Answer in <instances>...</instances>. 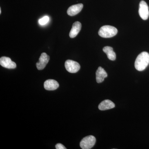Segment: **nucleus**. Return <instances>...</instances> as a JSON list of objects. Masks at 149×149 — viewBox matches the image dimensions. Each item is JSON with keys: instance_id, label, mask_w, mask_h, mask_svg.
I'll list each match as a JSON object with an SVG mask.
<instances>
[{"instance_id": "7", "label": "nucleus", "mask_w": 149, "mask_h": 149, "mask_svg": "<svg viewBox=\"0 0 149 149\" xmlns=\"http://www.w3.org/2000/svg\"><path fill=\"white\" fill-rule=\"evenodd\" d=\"M0 64L3 67L8 69H14L16 67V63L12 61L11 59L7 57L3 56L1 58Z\"/></svg>"}, {"instance_id": "6", "label": "nucleus", "mask_w": 149, "mask_h": 149, "mask_svg": "<svg viewBox=\"0 0 149 149\" xmlns=\"http://www.w3.org/2000/svg\"><path fill=\"white\" fill-rule=\"evenodd\" d=\"M49 56H48L45 53H43L41 54L39 61L36 63L37 69L42 70L44 69L49 62Z\"/></svg>"}, {"instance_id": "3", "label": "nucleus", "mask_w": 149, "mask_h": 149, "mask_svg": "<svg viewBox=\"0 0 149 149\" xmlns=\"http://www.w3.org/2000/svg\"><path fill=\"white\" fill-rule=\"evenodd\" d=\"M96 139L94 136H86L82 139L80 143V147L83 149L92 148L96 143Z\"/></svg>"}, {"instance_id": "13", "label": "nucleus", "mask_w": 149, "mask_h": 149, "mask_svg": "<svg viewBox=\"0 0 149 149\" xmlns=\"http://www.w3.org/2000/svg\"><path fill=\"white\" fill-rule=\"evenodd\" d=\"M103 51L106 54L108 58L111 61H115L116 58L115 53L113 51V49L111 47H104L103 49Z\"/></svg>"}, {"instance_id": "2", "label": "nucleus", "mask_w": 149, "mask_h": 149, "mask_svg": "<svg viewBox=\"0 0 149 149\" xmlns=\"http://www.w3.org/2000/svg\"><path fill=\"white\" fill-rule=\"evenodd\" d=\"M117 32V29L116 27L110 25H104L100 28L98 34L103 38H111L115 36Z\"/></svg>"}, {"instance_id": "10", "label": "nucleus", "mask_w": 149, "mask_h": 149, "mask_svg": "<svg viewBox=\"0 0 149 149\" xmlns=\"http://www.w3.org/2000/svg\"><path fill=\"white\" fill-rule=\"evenodd\" d=\"M108 74L105 70L101 67H99L96 72V81L97 83L103 82L105 78L107 77Z\"/></svg>"}, {"instance_id": "15", "label": "nucleus", "mask_w": 149, "mask_h": 149, "mask_svg": "<svg viewBox=\"0 0 149 149\" xmlns=\"http://www.w3.org/2000/svg\"><path fill=\"white\" fill-rule=\"evenodd\" d=\"M56 149H66V148L61 143H58L56 145Z\"/></svg>"}, {"instance_id": "16", "label": "nucleus", "mask_w": 149, "mask_h": 149, "mask_svg": "<svg viewBox=\"0 0 149 149\" xmlns=\"http://www.w3.org/2000/svg\"><path fill=\"white\" fill-rule=\"evenodd\" d=\"M1 13V8H0V14Z\"/></svg>"}, {"instance_id": "12", "label": "nucleus", "mask_w": 149, "mask_h": 149, "mask_svg": "<svg viewBox=\"0 0 149 149\" xmlns=\"http://www.w3.org/2000/svg\"><path fill=\"white\" fill-rule=\"evenodd\" d=\"M115 107L114 103L109 100H105L99 104V109L101 111L107 110L113 108Z\"/></svg>"}, {"instance_id": "9", "label": "nucleus", "mask_w": 149, "mask_h": 149, "mask_svg": "<svg viewBox=\"0 0 149 149\" xmlns=\"http://www.w3.org/2000/svg\"><path fill=\"white\" fill-rule=\"evenodd\" d=\"M58 87V83L56 80L52 79L47 80L44 83V88L47 91H54Z\"/></svg>"}, {"instance_id": "8", "label": "nucleus", "mask_w": 149, "mask_h": 149, "mask_svg": "<svg viewBox=\"0 0 149 149\" xmlns=\"http://www.w3.org/2000/svg\"><path fill=\"white\" fill-rule=\"evenodd\" d=\"M83 5L82 3L77 4L70 7L67 10V14L70 16H73L76 15L82 10Z\"/></svg>"}, {"instance_id": "14", "label": "nucleus", "mask_w": 149, "mask_h": 149, "mask_svg": "<svg viewBox=\"0 0 149 149\" xmlns=\"http://www.w3.org/2000/svg\"><path fill=\"white\" fill-rule=\"evenodd\" d=\"M49 17L47 16L44 17L40 19L39 20V24L41 25H45L48 23L49 21Z\"/></svg>"}, {"instance_id": "4", "label": "nucleus", "mask_w": 149, "mask_h": 149, "mask_svg": "<svg viewBox=\"0 0 149 149\" xmlns=\"http://www.w3.org/2000/svg\"><path fill=\"white\" fill-rule=\"evenodd\" d=\"M65 69L70 73H76L80 70V66L77 62L71 60H68L65 63Z\"/></svg>"}, {"instance_id": "1", "label": "nucleus", "mask_w": 149, "mask_h": 149, "mask_svg": "<svg viewBox=\"0 0 149 149\" xmlns=\"http://www.w3.org/2000/svg\"><path fill=\"white\" fill-rule=\"evenodd\" d=\"M149 64V54L147 52L141 53L137 56L135 62V68L139 71L146 69Z\"/></svg>"}, {"instance_id": "11", "label": "nucleus", "mask_w": 149, "mask_h": 149, "mask_svg": "<svg viewBox=\"0 0 149 149\" xmlns=\"http://www.w3.org/2000/svg\"><path fill=\"white\" fill-rule=\"evenodd\" d=\"M81 27L82 25L80 22L78 21L74 22L72 24V29L70 32V37L71 38L76 37L81 30Z\"/></svg>"}, {"instance_id": "5", "label": "nucleus", "mask_w": 149, "mask_h": 149, "mask_svg": "<svg viewBox=\"0 0 149 149\" xmlns=\"http://www.w3.org/2000/svg\"><path fill=\"white\" fill-rule=\"evenodd\" d=\"M139 14L143 20H147L149 16V8L147 3L144 1H141L139 4Z\"/></svg>"}]
</instances>
